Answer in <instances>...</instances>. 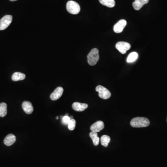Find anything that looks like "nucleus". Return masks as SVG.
<instances>
[{
  "mask_svg": "<svg viewBox=\"0 0 167 167\" xmlns=\"http://www.w3.org/2000/svg\"><path fill=\"white\" fill-rule=\"evenodd\" d=\"M131 126L134 128L146 127L150 125V122L148 118L144 117H137L131 120Z\"/></svg>",
  "mask_w": 167,
  "mask_h": 167,
  "instance_id": "f257e3e1",
  "label": "nucleus"
},
{
  "mask_svg": "<svg viewBox=\"0 0 167 167\" xmlns=\"http://www.w3.org/2000/svg\"><path fill=\"white\" fill-rule=\"evenodd\" d=\"M99 58V51L98 49L97 48H93L88 54V63L90 65L93 66L98 62Z\"/></svg>",
  "mask_w": 167,
  "mask_h": 167,
  "instance_id": "f03ea898",
  "label": "nucleus"
},
{
  "mask_svg": "<svg viewBox=\"0 0 167 167\" xmlns=\"http://www.w3.org/2000/svg\"><path fill=\"white\" fill-rule=\"evenodd\" d=\"M67 10L71 14H77L80 13V7L77 3L73 1H68L67 4Z\"/></svg>",
  "mask_w": 167,
  "mask_h": 167,
  "instance_id": "7ed1b4c3",
  "label": "nucleus"
},
{
  "mask_svg": "<svg viewBox=\"0 0 167 167\" xmlns=\"http://www.w3.org/2000/svg\"><path fill=\"white\" fill-rule=\"evenodd\" d=\"M96 91L98 92L99 97L102 99H107L111 96V93L109 90L102 85L97 86Z\"/></svg>",
  "mask_w": 167,
  "mask_h": 167,
  "instance_id": "20e7f679",
  "label": "nucleus"
},
{
  "mask_svg": "<svg viewBox=\"0 0 167 167\" xmlns=\"http://www.w3.org/2000/svg\"><path fill=\"white\" fill-rule=\"evenodd\" d=\"M13 16L11 15H6L0 20V30H4L8 27L12 22Z\"/></svg>",
  "mask_w": 167,
  "mask_h": 167,
  "instance_id": "39448f33",
  "label": "nucleus"
},
{
  "mask_svg": "<svg viewBox=\"0 0 167 167\" xmlns=\"http://www.w3.org/2000/svg\"><path fill=\"white\" fill-rule=\"evenodd\" d=\"M116 48L122 54H125L126 52L130 50L131 46L130 44L128 42L120 41L116 44Z\"/></svg>",
  "mask_w": 167,
  "mask_h": 167,
  "instance_id": "423d86ee",
  "label": "nucleus"
},
{
  "mask_svg": "<svg viewBox=\"0 0 167 167\" xmlns=\"http://www.w3.org/2000/svg\"><path fill=\"white\" fill-rule=\"evenodd\" d=\"M126 25L127 21L125 20H120L114 26V31L117 34L121 33L123 32Z\"/></svg>",
  "mask_w": 167,
  "mask_h": 167,
  "instance_id": "0eeeda50",
  "label": "nucleus"
},
{
  "mask_svg": "<svg viewBox=\"0 0 167 167\" xmlns=\"http://www.w3.org/2000/svg\"><path fill=\"white\" fill-rule=\"evenodd\" d=\"M64 89L62 87H58L54 90L50 95V98L53 101L57 100L63 94Z\"/></svg>",
  "mask_w": 167,
  "mask_h": 167,
  "instance_id": "6e6552de",
  "label": "nucleus"
},
{
  "mask_svg": "<svg viewBox=\"0 0 167 167\" xmlns=\"http://www.w3.org/2000/svg\"><path fill=\"white\" fill-rule=\"evenodd\" d=\"M104 127V122L102 121H98L91 125L90 127V130H91V131L98 133L103 130Z\"/></svg>",
  "mask_w": 167,
  "mask_h": 167,
  "instance_id": "1a4fd4ad",
  "label": "nucleus"
},
{
  "mask_svg": "<svg viewBox=\"0 0 167 167\" xmlns=\"http://www.w3.org/2000/svg\"><path fill=\"white\" fill-rule=\"evenodd\" d=\"M22 107L24 111L27 114H31L34 111V107H33V105L32 103L29 101H24L22 103Z\"/></svg>",
  "mask_w": 167,
  "mask_h": 167,
  "instance_id": "9d476101",
  "label": "nucleus"
},
{
  "mask_svg": "<svg viewBox=\"0 0 167 167\" xmlns=\"http://www.w3.org/2000/svg\"><path fill=\"white\" fill-rule=\"evenodd\" d=\"M88 107V105L87 104L78 102L73 103L72 105L73 109L76 111H83L87 108Z\"/></svg>",
  "mask_w": 167,
  "mask_h": 167,
  "instance_id": "9b49d317",
  "label": "nucleus"
},
{
  "mask_svg": "<svg viewBox=\"0 0 167 167\" xmlns=\"http://www.w3.org/2000/svg\"><path fill=\"white\" fill-rule=\"evenodd\" d=\"M16 141V137L12 134H8L4 140V143L6 146H10L13 145Z\"/></svg>",
  "mask_w": 167,
  "mask_h": 167,
  "instance_id": "f8f14e48",
  "label": "nucleus"
},
{
  "mask_svg": "<svg viewBox=\"0 0 167 167\" xmlns=\"http://www.w3.org/2000/svg\"><path fill=\"white\" fill-rule=\"evenodd\" d=\"M149 0H135L133 3V7L135 10H139L144 5L148 3Z\"/></svg>",
  "mask_w": 167,
  "mask_h": 167,
  "instance_id": "ddd939ff",
  "label": "nucleus"
},
{
  "mask_svg": "<svg viewBox=\"0 0 167 167\" xmlns=\"http://www.w3.org/2000/svg\"><path fill=\"white\" fill-rule=\"evenodd\" d=\"M26 78V75L20 72H15L12 76V80L14 81L22 80Z\"/></svg>",
  "mask_w": 167,
  "mask_h": 167,
  "instance_id": "4468645a",
  "label": "nucleus"
},
{
  "mask_svg": "<svg viewBox=\"0 0 167 167\" xmlns=\"http://www.w3.org/2000/svg\"><path fill=\"white\" fill-rule=\"evenodd\" d=\"M101 4L108 8H113L115 5L114 0H99Z\"/></svg>",
  "mask_w": 167,
  "mask_h": 167,
  "instance_id": "2eb2a0df",
  "label": "nucleus"
},
{
  "mask_svg": "<svg viewBox=\"0 0 167 167\" xmlns=\"http://www.w3.org/2000/svg\"><path fill=\"white\" fill-rule=\"evenodd\" d=\"M7 114V105L5 103L0 104V117H4Z\"/></svg>",
  "mask_w": 167,
  "mask_h": 167,
  "instance_id": "dca6fc26",
  "label": "nucleus"
},
{
  "mask_svg": "<svg viewBox=\"0 0 167 167\" xmlns=\"http://www.w3.org/2000/svg\"><path fill=\"white\" fill-rule=\"evenodd\" d=\"M138 54L137 53L133 52L128 55L127 58V62L128 63H132L134 62L138 58Z\"/></svg>",
  "mask_w": 167,
  "mask_h": 167,
  "instance_id": "f3484780",
  "label": "nucleus"
},
{
  "mask_svg": "<svg viewBox=\"0 0 167 167\" xmlns=\"http://www.w3.org/2000/svg\"><path fill=\"white\" fill-rule=\"evenodd\" d=\"M101 144L103 146L107 147L108 146L109 143L111 141V138L107 135H103L100 139Z\"/></svg>",
  "mask_w": 167,
  "mask_h": 167,
  "instance_id": "a211bd4d",
  "label": "nucleus"
},
{
  "mask_svg": "<svg viewBox=\"0 0 167 167\" xmlns=\"http://www.w3.org/2000/svg\"><path fill=\"white\" fill-rule=\"evenodd\" d=\"M75 126H76V121L74 119H71L68 124L69 130L70 131H73L75 129Z\"/></svg>",
  "mask_w": 167,
  "mask_h": 167,
  "instance_id": "6ab92c4d",
  "label": "nucleus"
},
{
  "mask_svg": "<svg viewBox=\"0 0 167 167\" xmlns=\"http://www.w3.org/2000/svg\"><path fill=\"white\" fill-rule=\"evenodd\" d=\"M62 123L64 125H68L69 122L70 121L71 119L69 116H65L62 118Z\"/></svg>",
  "mask_w": 167,
  "mask_h": 167,
  "instance_id": "aec40b11",
  "label": "nucleus"
},
{
  "mask_svg": "<svg viewBox=\"0 0 167 167\" xmlns=\"http://www.w3.org/2000/svg\"><path fill=\"white\" fill-rule=\"evenodd\" d=\"M92 140V142H93V143L94 145L95 146H98V144H99L100 139H99L98 137H95V138H94Z\"/></svg>",
  "mask_w": 167,
  "mask_h": 167,
  "instance_id": "412c9836",
  "label": "nucleus"
},
{
  "mask_svg": "<svg viewBox=\"0 0 167 167\" xmlns=\"http://www.w3.org/2000/svg\"><path fill=\"white\" fill-rule=\"evenodd\" d=\"M90 137L92 140L94 139V138H95L96 137H98V134H97V132H93V131H91V133H90Z\"/></svg>",
  "mask_w": 167,
  "mask_h": 167,
  "instance_id": "4be33fe9",
  "label": "nucleus"
},
{
  "mask_svg": "<svg viewBox=\"0 0 167 167\" xmlns=\"http://www.w3.org/2000/svg\"><path fill=\"white\" fill-rule=\"evenodd\" d=\"M69 117H70V118L71 120V119H74V118H73V116H69Z\"/></svg>",
  "mask_w": 167,
  "mask_h": 167,
  "instance_id": "5701e85b",
  "label": "nucleus"
},
{
  "mask_svg": "<svg viewBox=\"0 0 167 167\" xmlns=\"http://www.w3.org/2000/svg\"><path fill=\"white\" fill-rule=\"evenodd\" d=\"M10 1H17V0H10Z\"/></svg>",
  "mask_w": 167,
  "mask_h": 167,
  "instance_id": "b1692460",
  "label": "nucleus"
},
{
  "mask_svg": "<svg viewBox=\"0 0 167 167\" xmlns=\"http://www.w3.org/2000/svg\"><path fill=\"white\" fill-rule=\"evenodd\" d=\"M65 116H69V114L68 113L65 114Z\"/></svg>",
  "mask_w": 167,
  "mask_h": 167,
  "instance_id": "393cba45",
  "label": "nucleus"
},
{
  "mask_svg": "<svg viewBox=\"0 0 167 167\" xmlns=\"http://www.w3.org/2000/svg\"><path fill=\"white\" fill-rule=\"evenodd\" d=\"M58 116L57 117H56V119H57L58 120Z\"/></svg>",
  "mask_w": 167,
  "mask_h": 167,
  "instance_id": "a878e982",
  "label": "nucleus"
},
{
  "mask_svg": "<svg viewBox=\"0 0 167 167\" xmlns=\"http://www.w3.org/2000/svg\"></svg>",
  "mask_w": 167,
  "mask_h": 167,
  "instance_id": "bb28decb",
  "label": "nucleus"
}]
</instances>
